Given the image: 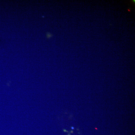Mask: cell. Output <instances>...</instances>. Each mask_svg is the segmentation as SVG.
I'll return each mask as SVG.
<instances>
[{
	"mask_svg": "<svg viewBox=\"0 0 135 135\" xmlns=\"http://www.w3.org/2000/svg\"><path fill=\"white\" fill-rule=\"evenodd\" d=\"M72 129H74V128L73 127H72Z\"/></svg>",
	"mask_w": 135,
	"mask_h": 135,
	"instance_id": "6da1fadb",
	"label": "cell"
}]
</instances>
